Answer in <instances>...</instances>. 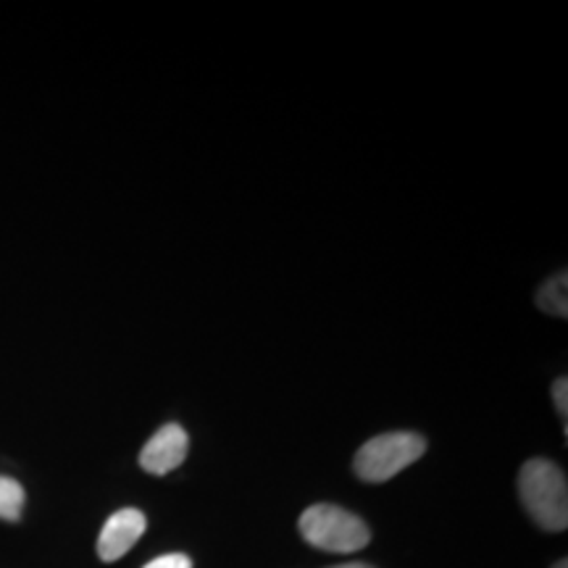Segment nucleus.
<instances>
[{"label": "nucleus", "instance_id": "nucleus-1", "mask_svg": "<svg viewBox=\"0 0 568 568\" xmlns=\"http://www.w3.org/2000/svg\"><path fill=\"white\" fill-rule=\"evenodd\" d=\"M518 495L531 521L548 531L568 527L566 474L548 458H531L518 474Z\"/></svg>", "mask_w": 568, "mask_h": 568}, {"label": "nucleus", "instance_id": "nucleus-2", "mask_svg": "<svg viewBox=\"0 0 568 568\" xmlns=\"http://www.w3.org/2000/svg\"><path fill=\"white\" fill-rule=\"evenodd\" d=\"M301 535L305 542L326 552H358L372 542L364 518L329 503L303 510Z\"/></svg>", "mask_w": 568, "mask_h": 568}, {"label": "nucleus", "instance_id": "nucleus-3", "mask_svg": "<svg viewBox=\"0 0 568 568\" xmlns=\"http://www.w3.org/2000/svg\"><path fill=\"white\" fill-rule=\"evenodd\" d=\"M426 453V439L414 432H387V435L372 437L355 453L353 468L364 481L379 485L397 477L403 468L416 464Z\"/></svg>", "mask_w": 568, "mask_h": 568}, {"label": "nucleus", "instance_id": "nucleus-4", "mask_svg": "<svg viewBox=\"0 0 568 568\" xmlns=\"http://www.w3.org/2000/svg\"><path fill=\"white\" fill-rule=\"evenodd\" d=\"M187 432L180 424H166L161 426L155 435L148 439V445L140 453V466L145 468L153 477H163V474L174 471L184 464L187 458Z\"/></svg>", "mask_w": 568, "mask_h": 568}, {"label": "nucleus", "instance_id": "nucleus-5", "mask_svg": "<svg viewBox=\"0 0 568 568\" xmlns=\"http://www.w3.org/2000/svg\"><path fill=\"white\" fill-rule=\"evenodd\" d=\"M145 527L148 521L145 516H142V510H116V514L105 521L101 537H98V556H101L105 564H113V560L126 556V552L138 545V539L145 535Z\"/></svg>", "mask_w": 568, "mask_h": 568}, {"label": "nucleus", "instance_id": "nucleus-6", "mask_svg": "<svg viewBox=\"0 0 568 568\" xmlns=\"http://www.w3.org/2000/svg\"><path fill=\"white\" fill-rule=\"evenodd\" d=\"M566 293H568V276L566 272H560L558 276H552L548 284H542V290L537 293V305L545 311V314L566 318L568 316Z\"/></svg>", "mask_w": 568, "mask_h": 568}, {"label": "nucleus", "instance_id": "nucleus-7", "mask_svg": "<svg viewBox=\"0 0 568 568\" xmlns=\"http://www.w3.org/2000/svg\"><path fill=\"white\" fill-rule=\"evenodd\" d=\"M21 510H24V487L17 479L0 477V518L19 521Z\"/></svg>", "mask_w": 568, "mask_h": 568}, {"label": "nucleus", "instance_id": "nucleus-8", "mask_svg": "<svg viewBox=\"0 0 568 568\" xmlns=\"http://www.w3.org/2000/svg\"><path fill=\"white\" fill-rule=\"evenodd\" d=\"M142 568H193V560H190L187 556H182V552H172V556L155 558Z\"/></svg>", "mask_w": 568, "mask_h": 568}, {"label": "nucleus", "instance_id": "nucleus-9", "mask_svg": "<svg viewBox=\"0 0 568 568\" xmlns=\"http://www.w3.org/2000/svg\"><path fill=\"white\" fill-rule=\"evenodd\" d=\"M552 400H556L558 416L566 422V416H568V379L566 376H560V379H556V385H552Z\"/></svg>", "mask_w": 568, "mask_h": 568}, {"label": "nucleus", "instance_id": "nucleus-10", "mask_svg": "<svg viewBox=\"0 0 568 568\" xmlns=\"http://www.w3.org/2000/svg\"><path fill=\"white\" fill-rule=\"evenodd\" d=\"M335 568H372V566H366V564H345V566H335Z\"/></svg>", "mask_w": 568, "mask_h": 568}, {"label": "nucleus", "instance_id": "nucleus-11", "mask_svg": "<svg viewBox=\"0 0 568 568\" xmlns=\"http://www.w3.org/2000/svg\"><path fill=\"white\" fill-rule=\"evenodd\" d=\"M552 568H568V564H566V560H558V564L552 566Z\"/></svg>", "mask_w": 568, "mask_h": 568}]
</instances>
